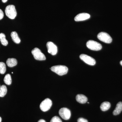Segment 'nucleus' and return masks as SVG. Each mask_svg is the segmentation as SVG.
<instances>
[{
  "label": "nucleus",
  "instance_id": "nucleus-5",
  "mask_svg": "<svg viewBox=\"0 0 122 122\" xmlns=\"http://www.w3.org/2000/svg\"><path fill=\"white\" fill-rule=\"evenodd\" d=\"M32 53L34 58L38 61H44L46 59L45 55L42 53L41 51L38 48H34L32 51Z\"/></svg>",
  "mask_w": 122,
  "mask_h": 122
},
{
  "label": "nucleus",
  "instance_id": "nucleus-3",
  "mask_svg": "<svg viewBox=\"0 0 122 122\" xmlns=\"http://www.w3.org/2000/svg\"><path fill=\"white\" fill-rule=\"evenodd\" d=\"M86 46L90 49L98 51L101 50L102 48V45L97 42L93 40H89L86 42Z\"/></svg>",
  "mask_w": 122,
  "mask_h": 122
},
{
  "label": "nucleus",
  "instance_id": "nucleus-13",
  "mask_svg": "<svg viewBox=\"0 0 122 122\" xmlns=\"http://www.w3.org/2000/svg\"><path fill=\"white\" fill-rule=\"evenodd\" d=\"M6 63L9 67H13L17 65V61L15 58H9L7 59Z\"/></svg>",
  "mask_w": 122,
  "mask_h": 122
},
{
  "label": "nucleus",
  "instance_id": "nucleus-6",
  "mask_svg": "<svg viewBox=\"0 0 122 122\" xmlns=\"http://www.w3.org/2000/svg\"><path fill=\"white\" fill-rule=\"evenodd\" d=\"M52 103L51 99L46 98L43 100L40 105V109L42 111L46 112L50 109L52 106Z\"/></svg>",
  "mask_w": 122,
  "mask_h": 122
},
{
  "label": "nucleus",
  "instance_id": "nucleus-21",
  "mask_svg": "<svg viewBox=\"0 0 122 122\" xmlns=\"http://www.w3.org/2000/svg\"><path fill=\"white\" fill-rule=\"evenodd\" d=\"M78 122H88L86 119L82 118H80L78 119Z\"/></svg>",
  "mask_w": 122,
  "mask_h": 122
},
{
  "label": "nucleus",
  "instance_id": "nucleus-16",
  "mask_svg": "<svg viewBox=\"0 0 122 122\" xmlns=\"http://www.w3.org/2000/svg\"><path fill=\"white\" fill-rule=\"evenodd\" d=\"M0 41L3 46H7L8 44V41L5 38V35L3 33H0Z\"/></svg>",
  "mask_w": 122,
  "mask_h": 122
},
{
  "label": "nucleus",
  "instance_id": "nucleus-1",
  "mask_svg": "<svg viewBox=\"0 0 122 122\" xmlns=\"http://www.w3.org/2000/svg\"><path fill=\"white\" fill-rule=\"evenodd\" d=\"M51 71L60 76L66 74L68 73V69L66 66L63 65H57L52 66L50 68Z\"/></svg>",
  "mask_w": 122,
  "mask_h": 122
},
{
  "label": "nucleus",
  "instance_id": "nucleus-27",
  "mask_svg": "<svg viewBox=\"0 0 122 122\" xmlns=\"http://www.w3.org/2000/svg\"></svg>",
  "mask_w": 122,
  "mask_h": 122
},
{
  "label": "nucleus",
  "instance_id": "nucleus-17",
  "mask_svg": "<svg viewBox=\"0 0 122 122\" xmlns=\"http://www.w3.org/2000/svg\"><path fill=\"white\" fill-rule=\"evenodd\" d=\"M7 89L6 86L2 85L0 87V97H4L7 94Z\"/></svg>",
  "mask_w": 122,
  "mask_h": 122
},
{
  "label": "nucleus",
  "instance_id": "nucleus-25",
  "mask_svg": "<svg viewBox=\"0 0 122 122\" xmlns=\"http://www.w3.org/2000/svg\"><path fill=\"white\" fill-rule=\"evenodd\" d=\"M120 65L122 66V61H121L120 62Z\"/></svg>",
  "mask_w": 122,
  "mask_h": 122
},
{
  "label": "nucleus",
  "instance_id": "nucleus-9",
  "mask_svg": "<svg viewBox=\"0 0 122 122\" xmlns=\"http://www.w3.org/2000/svg\"><path fill=\"white\" fill-rule=\"evenodd\" d=\"M46 47L48 53L52 55L56 54L57 53V47L52 42H48L46 44Z\"/></svg>",
  "mask_w": 122,
  "mask_h": 122
},
{
  "label": "nucleus",
  "instance_id": "nucleus-10",
  "mask_svg": "<svg viewBox=\"0 0 122 122\" xmlns=\"http://www.w3.org/2000/svg\"><path fill=\"white\" fill-rule=\"evenodd\" d=\"M90 17V15L87 13H81L76 15L74 18V20L76 21H82L88 20Z\"/></svg>",
  "mask_w": 122,
  "mask_h": 122
},
{
  "label": "nucleus",
  "instance_id": "nucleus-2",
  "mask_svg": "<svg viewBox=\"0 0 122 122\" xmlns=\"http://www.w3.org/2000/svg\"><path fill=\"white\" fill-rule=\"evenodd\" d=\"M5 12L7 16L10 19H14L16 16V11L13 5H8L5 8Z\"/></svg>",
  "mask_w": 122,
  "mask_h": 122
},
{
  "label": "nucleus",
  "instance_id": "nucleus-26",
  "mask_svg": "<svg viewBox=\"0 0 122 122\" xmlns=\"http://www.w3.org/2000/svg\"><path fill=\"white\" fill-rule=\"evenodd\" d=\"M1 120H2V119H1V118L0 117V122H1Z\"/></svg>",
  "mask_w": 122,
  "mask_h": 122
},
{
  "label": "nucleus",
  "instance_id": "nucleus-15",
  "mask_svg": "<svg viewBox=\"0 0 122 122\" xmlns=\"http://www.w3.org/2000/svg\"><path fill=\"white\" fill-rule=\"evenodd\" d=\"M111 107V104L109 102H106L102 103L100 105V108L103 111L108 110Z\"/></svg>",
  "mask_w": 122,
  "mask_h": 122
},
{
  "label": "nucleus",
  "instance_id": "nucleus-18",
  "mask_svg": "<svg viewBox=\"0 0 122 122\" xmlns=\"http://www.w3.org/2000/svg\"><path fill=\"white\" fill-rule=\"evenodd\" d=\"M4 81L5 83L7 85H11L12 83V79L10 74H7L5 76L4 78Z\"/></svg>",
  "mask_w": 122,
  "mask_h": 122
},
{
  "label": "nucleus",
  "instance_id": "nucleus-20",
  "mask_svg": "<svg viewBox=\"0 0 122 122\" xmlns=\"http://www.w3.org/2000/svg\"><path fill=\"white\" fill-rule=\"evenodd\" d=\"M50 122H62V121L58 116H55L52 118Z\"/></svg>",
  "mask_w": 122,
  "mask_h": 122
},
{
  "label": "nucleus",
  "instance_id": "nucleus-23",
  "mask_svg": "<svg viewBox=\"0 0 122 122\" xmlns=\"http://www.w3.org/2000/svg\"><path fill=\"white\" fill-rule=\"evenodd\" d=\"M38 122H46V121L45 120H43V119H41V120H39Z\"/></svg>",
  "mask_w": 122,
  "mask_h": 122
},
{
  "label": "nucleus",
  "instance_id": "nucleus-22",
  "mask_svg": "<svg viewBox=\"0 0 122 122\" xmlns=\"http://www.w3.org/2000/svg\"><path fill=\"white\" fill-rule=\"evenodd\" d=\"M4 16V14L3 11L0 9V20H2Z\"/></svg>",
  "mask_w": 122,
  "mask_h": 122
},
{
  "label": "nucleus",
  "instance_id": "nucleus-7",
  "mask_svg": "<svg viewBox=\"0 0 122 122\" xmlns=\"http://www.w3.org/2000/svg\"><path fill=\"white\" fill-rule=\"evenodd\" d=\"M80 58L86 64L91 66H94L96 64L95 59L87 55L81 54L80 55Z\"/></svg>",
  "mask_w": 122,
  "mask_h": 122
},
{
  "label": "nucleus",
  "instance_id": "nucleus-19",
  "mask_svg": "<svg viewBox=\"0 0 122 122\" xmlns=\"http://www.w3.org/2000/svg\"><path fill=\"white\" fill-rule=\"evenodd\" d=\"M6 65L3 62H0V73L4 74L6 72Z\"/></svg>",
  "mask_w": 122,
  "mask_h": 122
},
{
  "label": "nucleus",
  "instance_id": "nucleus-4",
  "mask_svg": "<svg viewBox=\"0 0 122 122\" xmlns=\"http://www.w3.org/2000/svg\"><path fill=\"white\" fill-rule=\"evenodd\" d=\"M97 38L101 41L107 44H110L112 41V39L111 36L105 32L99 33L98 34Z\"/></svg>",
  "mask_w": 122,
  "mask_h": 122
},
{
  "label": "nucleus",
  "instance_id": "nucleus-11",
  "mask_svg": "<svg viewBox=\"0 0 122 122\" xmlns=\"http://www.w3.org/2000/svg\"><path fill=\"white\" fill-rule=\"evenodd\" d=\"M76 99L78 102L82 104L86 103L87 101V97L83 94H78L76 96Z\"/></svg>",
  "mask_w": 122,
  "mask_h": 122
},
{
  "label": "nucleus",
  "instance_id": "nucleus-24",
  "mask_svg": "<svg viewBox=\"0 0 122 122\" xmlns=\"http://www.w3.org/2000/svg\"><path fill=\"white\" fill-rule=\"evenodd\" d=\"M8 0H2V1L4 3H5V2H7Z\"/></svg>",
  "mask_w": 122,
  "mask_h": 122
},
{
  "label": "nucleus",
  "instance_id": "nucleus-14",
  "mask_svg": "<svg viewBox=\"0 0 122 122\" xmlns=\"http://www.w3.org/2000/svg\"><path fill=\"white\" fill-rule=\"evenodd\" d=\"M11 36L13 41L16 44H19L20 42V39L18 37L17 33L16 32H12L11 33Z\"/></svg>",
  "mask_w": 122,
  "mask_h": 122
},
{
  "label": "nucleus",
  "instance_id": "nucleus-8",
  "mask_svg": "<svg viewBox=\"0 0 122 122\" xmlns=\"http://www.w3.org/2000/svg\"><path fill=\"white\" fill-rule=\"evenodd\" d=\"M59 113L61 117L66 120L69 119L71 116L70 111L68 108L65 107L61 108L59 110Z\"/></svg>",
  "mask_w": 122,
  "mask_h": 122
},
{
  "label": "nucleus",
  "instance_id": "nucleus-12",
  "mask_svg": "<svg viewBox=\"0 0 122 122\" xmlns=\"http://www.w3.org/2000/svg\"><path fill=\"white\" fill-rule=\"evenodd\" d=\"M122 111V102H119L116 105V107L113 112L114 115H117L119 114Z\"/></svg>",
  "mask_w": 122,
  "mask_h": 122
}]
</instances>
